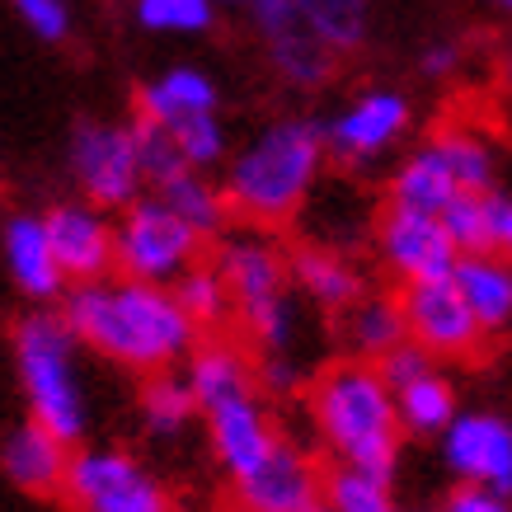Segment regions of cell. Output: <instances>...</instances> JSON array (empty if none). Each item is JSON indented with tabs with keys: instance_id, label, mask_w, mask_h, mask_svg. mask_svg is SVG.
<instances>
[{
	"instance_id": "1",
	"label": "cell",
	"mask_w": 512,
	"mask_h": 512,
	"mask_svg": "<svg viewBox=\"0 0 512 512\" xmlns=\"http://www.w3.org/2000/svg\"><path fill=\"white\" fill-rule=\"evenodd\" d=\"M62 315L71 320L76 339L85 343V353L104 357V362L137 376L188 362V353L202 339V329L179 306L174 287L137 282L123 278V273H109V278L94 282H71Z\"/></svg>"
},
{
	"instance_id": "2",
	"label": "cell",
	"mask_w": 512,
	"mask_h": 512,
	"mask_svg": "<svg viewBox=\"0 0 512 512\" xmlns=\"http://www.w3.org/2000/svg\"><path fill=\"white\" fill-rule=\"evenodd\" d=\"M325 132L315 118H273L226 160L231 217L249 226H287L311 202L325 170Z\"/></svg>"
},
{
	"instance_id": "3",
	"label": "cell",
	"mask_w": 512,
	"mask_h": 512,
	"mask_svg": "<svg viewBox=\"0 0 512 512\" xmlns=\"http://www.w3.org/2000/svg\"><path fill=\"white\" fill-rule=\"evenodd\" d=\"M306 409H311V428L320 447L339 466H362L376 475L400 470L404 428L395 414V390L386 386L376 362L367 357L329 362L306 390Z\"/></svg>"
},
{
	"instance_id": "4",
	"label": "cell",
	"mask_w": 512,
	"mask_h": 512,
	"mask_svg": "<svg viewBox=\"0 0 512 512\" xmlns=\"http://www.w3.org/2000/svg\"><path fill=\"white\" fill-rule=\"evenodd\" d=\"M10 348H15V376L29 404V419L80 447L90 433L94 404H90V376H85V343L62 311L33 306L19 315L10 329Z\"/></svg>"
},
{
	"instance_id": "5",
	"label": "cell",
	"mask_w": 512,
	"mask_h": 512,
	"mask_svg": "<svg viewBox=\"0 0 512 512\" xmlns=\"http://www.w3.org/2000/svg\"><path fill=\"white\" fill-rule=\"evenodd\" d=\"M202 245L207 235L193 231L160 193H141L113 221V273L174 287L188 268L202 264Z\"/></svg>"
},
{
	"instance_id": "6",
	"label": "cell",
	"mask_w": 512,
	"mask_h": 512,
	"mask_svg": "<svg viewBox=\"0 0 512 512\" xmlns=\"http://www.w3.org/2000/svg\"><path fill=\"white\" fill-rule=\"evenodd\" d=\"M62 498L76 512H174L170 484L123 447L71 451Z\"/></svg>"
},
{
	"instance_id": "7",
	"label": "cell",
	"mask_w": 512,
	"mask_h": 512,
	"mask_svg": "<svg viewBox=\"0 0 512 512\" xmlns=\"http://www.w3.org/2000/svg\"><path fill=\"white\" fill-rule=\"evenodd\" d=\"M66 170L76 179L80 198L99 202L109 212H123L127 202H137L141 188H146L137 123L80 118L71 127V137H66Z\"/></svg>"
},
{
	"instance_id": "8",
	"label": "cell",
	"mask_w": 512,
	"mask_h": 512,
	"mask_svg": "<svg viewBox=\"0 0 512 512\" xmlns=\"http://www.w3.org/2000/svg\"><path fill=\"white\" fill-rule=\"evenodd\" d=\"M414 123V104L404 90L390 85H372V90L353 94L343 109H334L320 123L325 132V151L343 165H372L386 151H395Z\"/></svg>"
},
{
	"instance_id": "9",
	"label": "cell",
	"mask_w": 512,
	"mask_h": 512,
	"mask_svg": "<svg viewBox=\"0 0 512 512\" xmlns=\"http://www.w3.org/2000/svg\"><path fill=\"white\" fill-rule=\"evenodd\" d=\"M404 301V320H409V339L428 348L437 362H470L484 353V334L480 315L470 311V301L461 296L456 278H428V282H409L400 287Z\"/></svg>"
},
{
	"instance_id": "10",
	"label": "cell",
	"mask_w": 512,
	"mask_h": 512,
	"mask_svg": "<svg viewBox=\"0 0 512 512\" xmlns=\"http://www.w3.org/2000/svg\"><path fill=\"white\" fill-rule=\"evenodd\" d=\"M376 259L400 287H409V282L451 278L461 264V249L451 245L442 217L386 202V212L376 217Z\"/></svg>"
},
{
	"instance_id": "11",
	"label": "cell",
	"mask_w": 512,
	"mask_h": 512,
	"mask_svg": "<svg viewBox=\"0 0 512 512\" xmlns=\"http://www.w3.org/2000/svg\"><path fill=\"white\" fill-rule=\"evenodd\" d=\"M442 466L466 484H489L512 498V419L489 409H461L437 437Z\"/></svg>"
},
{
	"instance_id": "12",
	"label": "cell",
	"mask_w": 512,
	"mask_h": 512,
	"mask_svg": "<svg viewBox=\"0 0 512 512\" xmlns=\"http://www.w3.org/2000/svg\"><path fill=\"white\" fill-rule=\"evenodd\" d=\"M320 498H325V470L292 437H278V447L235 480V503L249 512H306Z\"/></svg>"
},
{
	"instance_id": "13",
	"label": "cell",
	"mask_w": 512,
	"mask_h": 512,
	"mask_svg": "<svg viewBox=\"0 0 512 512\" xmlns=\"http://www.w3.org/2000/svg\"><path fill=\"white\" fill-rule=\"evenodd\" d=\"M249 24L254 33L264 38V52H268V66L278 71L282 85L292 90H320L329 85L334 66H339V52H329L320 38L296 24L292 15V0H249Z\"/></svg>"
},
{
	"instance_id": "14",
	"label": "cell",
	"mask_w": 512,
	"mask_h": 512,
	"mask_svg": "<svg viewBox=\"0 0 512 512\" xmlns=\"http://www.w3.org/2000/svg\"><path fill=\"white\" fill-rule=\"evenodd\" d=\"M217 268L226 287L235 296V315L245 325L249 315H259L264 306L292 296V268H287V254H282L264 231H240L226 235L217 249Z\"/></svg>"
},
{
	"instance_id": "15",
	"label": "cell",
	"mask_w": 512,
	"mask_h": 512,
	"mask_svg": "<svg viewBox=\"0 0 512 512\" xmlns=\"http://www.w3.org/2000/svg\"><path fill=\"white\" fill-rule=\"evenodd\" d=\"M43 221H47V240H52V254H57L66 282L109 278L113 273L109 207H99V202H90V198H71V202L47 207Z\"/></svg>"
},
{
	"instance_id": "16",
	"label": "cell",
	"mask_w": 512,
	"mask_h": 512,
	"mask_svg": "<svg viewBox=\"0 0 512 512\" xmlns=\"http://www.w3.org/2000/svg\"><path fill=\"white\" fill-rule=\"evenodd\" d=\"M202 423H207V447H212L217 466L226 470L231 480L249 475L268 451L278 447V437H282L273 414H268V404L259 400V390L202 409Z\"/></svg>"
},
{
	"instance_id": "17",
	"label": "cell",
	"mask_w": 512,
	"mask_h": 512,
	"mask_svg": "<svg viewBox=\"0 0 512 512\" xmlns=\"http://www.w3.org/2000/svg\"><path fill=\"white\" fill-rule=\"evenodd\" d=\"M0 264H5V278L15 282V292L33 306L66 296V273L52 254L47 221L38 212H15L0 221Z\"/></svg>"
},
{
	"instance_id": "18",
	"label": "cell",
	"mask_w": 512,
	"mask_h": 512,
	"mask_svg": "<svg viewBox=\"0 0 512 512\" xmlns=\"http://www.w3.org/2000/svg\"><path fill=\"white\" fill-rule=\"evenodd\" d=\"M71 451H76L71 442H62L52 428L29 419L0 437V475L15 484L19 494L52 498L62 494L66 470H71Z\"/></svg>"
},
{
	"instance_id": "19",
	"label": "cell",
	"mask_w": 512,
	"mask_h": 512,
	"mask_svg": "<svg viewBox=\"0 0 512 512\" xmlns=\"http://www.w3.org/2000/svg\"><path fill=\"white\" fill-rule=\"evenodd\" d=\"M221 109V85L212 80V71H202L193 62L165 66L151 80L137 85V118L141 123H160L174 127L184 118H198V113H217Z\"/></svg>"
},
{
	"instance_id": "20",
	"label": "cell",
	"mask_w": 512,
	"mask_h": 512,
	"mask_svg": "<svg viewBox=\"0 0 512 512\" xmlns=\"http://www.w3.org/2000/svg\"><path fill=\"white\" fill-rule=\"evenodd\" d=\"M287 268H292L296 292L329 315H343L357 296L367 292L362 268H357L348 254H339V249H329V245H296L292 254H287Z\"/></svg>"
},
{
	"instance_id": "21",
	"label": "cell",
	"mask_w": 512,
	"mask_h": 512,
	"mask_svg": "<svg viewBox=\"0 0 512 512\" xmlns=\"http://www.w3.org/2000/svg\"><path fill=\"white\" fill-rule=\"evenodd\" d=\"M188 386L198 395V409H212L221 400L249 395L259 390V372H254V357L231 339H198V348L188 353Z\"/></svg>"
},
{
	"instance_id": "22",
	"label": "cell",
	"mask_w": 512,
	"mask_h": 512,
	"mask_svg": "<svg viewBox=\"0 0 512 512\" xmlns=\"http://www.w3.org/2000/svg\"><path fill=\"white\" fill-rule=\"evenodd\" d=\"M456 287L470 301V311L480 315L484 334L494 339L503 329H512V259L494 254V249H480V254H461L456 264Z\"/></svg>"
},
{
	"instance_id": "23",
	"label": "cell",
	"mask_w": 512,
	"mask_h": 512,
	"mask_svg": "<svg viewBox=\"0 0 512 512\" xmlns=\"http://www.w3.org/2000/svg\"><path fill=\"white\" fill-rule=\"evenodd\" d=\"M395 414H400L404 437L437 442L447 433V423L461 414V395H456V381L442 372V362L395 390Z\"/></svg>"
},
{
	"instance_id": "24",
	"label": "cell",
	"mask_w": 512,
	"mask_h": 512,
	"mask_svg": "<svg viewBox=\"0 0 512 512\" xmlns=\"http://www.w3.org/2000/svg\"><path fill=\"white\" fill-rule=\"evenodd\" d=\"M456 193H466V188L451 179V170L442 165V156L433 151V141H423V146H414L409 156L395 165V174H390L386 184V202L390 207H409V212H442Z\"/></svg>"
},
{
	"instance_id": "25",
	"label": "cell",
	"mask_w": 512,
	"mask_h": 512,
	"mask_svg": "<svg viewBox=\"0 0 512 512\" xmlns=\"http://www.w3.org/2000/svg\"><path fill=\"white\" fill-rule=\"evenodd\" d=\"M343 339L353 357L381 362L395 343L409 339V320H404V301L395 292H362L343 311Z\"/></svg>"
},
{
	"instance_id": "26",
	"label": "cell",
	"mask_w": 512,
	"mask_h": 512,
	"mask_svg": "<svg viewBox=\"0 0 512 512\" xmlns=\"http://www.w3.org/2000/svg\"><path fill=\"white\" fill-rule=\"evenodd\" d=\"M296 24L320 38L329 52H357L372 33V0H292Z\"/></svg>"
},
{
	"instance_id": "27",
	"label": "cell",
	"mask_w": 512,
	"mask_h": 512,
	"mask_svg": "<svg viewBox=\"0 0 512 512\" xmlns=\"http://www.w3.org/2000/svg\"><path fill=\"white\" fill-rule=\"evenodd\" d=\"M137 414H141V428L160 442H174L184 433L188 423L198 419V395L188 386V376H179L174 367L165 372H151L141 381V395H137Z\"/></svg>"
},
{
	"instance_id": "28",
	"label": "cell",
	"mask_w": 512,
	"mask_h": 512,
	"mask_svg": "<svg viewBox=\"0 0 512 512\" xmlns=\"http://www.w3.org/2000/svg\"><path fill=\"white\" fill-rule=\"evenodd\" d=\"M156 193L165 202H170L174 212L193 226V231H202L207 240L212 235H221L226 231V221H231V202H226V188L221 184H212L207 179V170H179V174H170L165 184H156Z\"/></svg>"
},
{
	"instance_id": "29",
	"label": "cell",
	"mask_w": 512,
	"mask_h": 512,
	"mask_svg": "<svg viewBox=\"0 0 512 512\" xmlns=\"http://www.w3.org/2000/svg\"><path fill=\"white\" fill-rule=\"evenodd\" d=\"M428 141H433V151L442 156L451 179L466 188V193H489V188H498V156L480 132L447 127V132H433Z\"/></svg>"
},
{
	"instance_id": "30",
	"label": "cell",
	"mask_w": 512,
	"mask_h": 512,
	"mask_svg": "<svg viewBox=\"0 0 512 512\" xmlns=\"http://www.w3.org/2000/svg\"><path fill=\"white\" fill-rule=\"evenodd\" d=\"M325 503L334 512H400L395 503V475H376L362 466L325 470Z\"/></svg>"
},
{
	"instance_id": "31",
	"label": "cell",
	"mask_w": 512,
	"mask_h": 512,
	"mask_svg": "<svg viewBox=\"0 0 512 512\" xmlns=\"http://www.w3.org/2000/svg\"><path fill=\"white\" fill-rule=\"evenodd\" d=\"M174 296H179V306L193 315L198 329H221L235 315V296H231V287H226L217 264L188 268L184 278L174 282Z\"/></svg>"
},
{
	"instance_id": "32",
	"label": "cell",
	"mask_w": 512,
	"mask_h": 512,
	"mask_svg": "<svg viewBox=\"0 0 512 512\" xmlns=\"http://www.w3.org/2000/svg\"><path fill=\"white\" fill-rule=\"evenodd\" d=\"M132 15L146 33H165V38H198L217 24V5L212 0H137Z\"/></svg>"
},
{
	"instance_id": "33",
	"label": "cell",
	"mask_w": 512,
	"mask_h": 512,
	"mask_svg": "<svg viewBox=\"0 0 512 512\" xmlns=\"http://www.w3.org/2000/svg\"><path fill=\"white\" fill-rule=\"evenodd\" d=\"M179 156L193 165V170H217L231 160V132L217 113H198V118H184V123L170 127Z\"/></svg>"
},
{
	"instance_id": "34",
	"label": "cell",
	"mask_w": 512,
	"mask_h": 512,
	"mask_svg": "<svg viewBox=\"0 0 512 512\" xmlns=\"http://www.w3.org/2000/svg\"><path fill=\"white\" fill-rule=\"evenodd\" d=\"M437 217H442L451 245L461 249V254H480V249H489V235H484V193H456Z\"/></svg>"
},
{
	"instance_id": "35",
	"label": "cell",
	"mask_w": 512,
	"mask_h": 512,
	"mask_svg": "<svg viewBox=\"0 0 512 512\" xmlns=\"http://www.w3.org/2000/svg\"><path fill=\"white\" fill-rule=\"evenodd\" d=\"M137 146H141V170H146V184H151V188L165 184L170 174L188 170V160L179 156V146H174L170 127L141 123V118H137Z\"/></svg>"
},
{
	"instance_id": "36",
	"label": "cell",
	"mask_w": 512,
	"mask_h": 512,
	"mask_svg": "<svg viewBox=\"0 0 512 512\" xmlns=\"http://www.w3.org/2000/svg\"><path fill=\"white\" fill-rule=\"evenodd\" d=\"M10 5L38 43H66L71 38V5L66 0H10Z\"/></svg>"
},
{
	"instance_id": "37",
	"label": "cell",
	"mask_w": 512,
	"mask_h": 512,
	"mask_svg": "<svg viewBox=\"0 0 512 512\" xmlns=\"http://www.w3.org/2000/svg\"><path fill=\"white\" fill-rule=\"evenodd\" d=\"M376 367H381V376H386L390 390H400L404 381H414V376H423L428 367H437V357L428 353V348H419L414 339H404V343H395V348H390Z\"/></svg>"
},
{
	"instance_id": "38",
	"label": "cell",
	"mask_w": 512,
	"mask_h": 512,
	"mask_svg": "<svg viewBox=\"0 0 512 512\" xmlns=\"http://www.w3.org/2000/svg\"><path fill=\"white\" fill-rule=\"evenodd\" d=\"M484 235H489L494 254L512 259V193H503V188L484 193Z\"/></svg>"
},
{
	"instance_id": "39",
	"label": "cell",
	"mask_w": 512,
	"mask_h": 512,
	"mask_svg": "<svg viewBox=\"0 0 512 512\" xmlns=\"http://www.w3.org/2000/svg\"><path fill=\"white\" fill-rule=\"evenodd\" d=\"M442 512H512V498L489 489V484L456 480V489L442 498Z\"/></svg>"
},
{
	"instance_id": "40",
	"label": "cell",
	"mask_w": 512,
	"mask_h": 512,
	"mask_svg": "<svg viewBox=\"0 0 512 512\" xmlns=\"http://www.w3.org/2000/svg\"><path fill=\"white\" fill-rule=\"evenodd\" d=\"M254 372H259V386H264L268 395H292V390L301 386V362H296L292 353H259Z\"/></svg>"
},
{
	"instance_id": "41",
	"label": "cell",
	"mask_w": 512,
	"mask_h": 512,
	"mask_svg": "<svg viewBox=\"0 0 512 512\" xmlns=\"http://www.w3.org/2000/svg\"><path fill=\"white\" fill-rule=\"evenodd\" d=\"M419 71L428 80H447L461 71V43H451V38H433V43L423 47L419 57Z\"/></svg>"
},
{
	"instance_id": "42",
	"label": "cell",
	"mask_w": 512,
	"mask_h": 512,
	"mask_svg": "<svg viewBox=\"0 0 512 512\" xmlns=\"http://www.w3.org/2000/svg\"><path fill=\"white\" fill-rule=\"evenodd\" d=\"M212 5H217V10H245L249 0H212Z\"/></svg>"
},
{
	"instance_id": "43",
	"label": "cell",
	"mask_w": 512,
	"mask_h": 512,
	"mask_svg": "<svg viewBox=\"0 0 512 512\" xmlns=\"http://www.w3.org/2000/svg\"><path fill=\"white\" fill-rule=\"evenodd\" d=\"M489 5H498V10H503V15H512V0H489Z\"/></svg>"
},
{
	"instance_id": "44",
	"label": "cell",
	"mask_w": 512,
	"mask_h": 512,
	"mask_svg": "<svg viewBox=\"0 0 512 512\" xmlns=\"http://www.w3.org/2000/svg\"><path fill=\"white\" fill-rule=\"evenodd\" d=\"M306 512H334V508H329L325 498H320V503H315V508H306Z\"/></svg>"
},
{
	"instance_id": "45",
	"label": "cell",
	"mask_w": 512,
	"mask_h": 512,
	"mask_svg": "<svg viewBox=\"0 0 512 512\" xmlns=\"http://www.w3.org/2000/svg\"><path fill=\"white\" fill-rule=\"evenodd\" d=\"M503 80H508V85H512V57H508V62H503Z\"/></svg>"
},
{
	"instance_id": "46",
	"label": "cell",
	"mask_w": 512,
	"mask_h": 512,
	"mask_svg": "<svg viewBox=\"0 0 512 512\" xmlns=\"http://www.w3.org/2000/svg\"><path fill=\"white\" fill-rule=\"evenodd\" d=\"M235 512H249V508H235Z\"/></svg>"
}]
</instances>
